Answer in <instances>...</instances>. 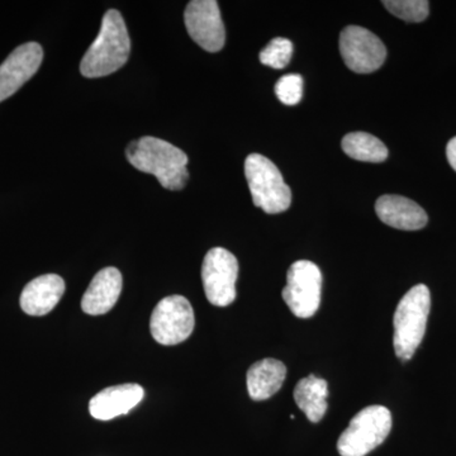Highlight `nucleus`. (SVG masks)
<instances>
[{
	"label": "nucleus",
	"instance_id": "nucleus-1",
	"mask_svg": "<svg viewBox=\"0 0 456 456\" xmlns=\"http://www.w3.org/2000/svg\"><path fill=\"white\" fill-rule=\"evenodd\" d=\"M132 167L151 174L169 191H182L189 179L188 156L167 141L145 136L134 141L126 150Z\"/></svg>",
	"mask_w": 456,
	"mask_h": 456
},
{
	"label": "nucleus",
	"instance_id": "nucleus-2",
	"mask_svg": "<svg viewBox=\"0 0 456 456\" xmlns=\"http://www.w3.org/2000/svg\"><path fill=\"white\" fill-rule=\"evenodd\" d=\"M130 53L131 40L125 20L118 11L110 9L104 14L98 37L80 62V73L90 79L116 73L127 62Z\"/></svg>",
	"mask_w": 456,
	"mask_h": 456
},
{
	"label": "nucleus",
	"instance_id": "nucleus-3",
	"mask_svg": "<svg viewBox=\"0 0 456 456\" xmlns=\"http://www.w3.org/2000/svg\"><path fill=\"white\" fill-rule=\"evenodd\" d=\"M430 310V289L425 284H417L411 288L399 301L393 317V345L395 355L402 362L412 359L424 340Z\"/></svg>",
	"mask_w": 456,
	"mask_h": 456
},
{
	"label": "nucleus",
	"instance_id": "nucleus-4",
	"mask_svg": "<svg viewBox=\"0 0 456 456\" xmlns=\"http://www.w3.org/2000/svg\"><path fill=\"white\" fill-rule=\"evenodd\" d=\"M245 175L255 206L269 215L287 211L292 203V191L283 175L268 158L251 154L246 158Z\"/></svg>",
	"mask_w": 456,
	"mask_h": 456
},
{
	"label": "nucleus",
	"instance_id": "nucleus-5",
	"mask_svg": "<svg viewBox=\"0 0 456 456\" xmlns=\"http://www.w3.org/2000/svg\"><path fill=\"white\" fill-rule=\"evenodd\" d=\"M392 430L391 411L384 406H369L360 411L338 441L341 456H365L382 445Z\"/></svg>",
	"mask_w": 456,
	"mask_h": 456
},
{
	"label": "nucleus",
	"instance_id": "nucleus-6",
	"mask_svg": "<svg viewBox=\"0 0 456 456\" xmlns=\"http://www.w3.org/2000/svg\"><path fill=\"white\" fill-rule=\"evenodd\" d=\"M322 293V273L316 264L299 260L292 264L287 274L283 293L284 302L298 318H311L316 314Z\"/></svg>",
	"mask_w": 456,
	"mask_h": 456
},
{
	"label": "nucleus",
	"instance_id": "nucleus-7",
	"mask_svg": "<svg viewBox=\"0 0 456 456\" xmlns=\"http://www.w3.org/2000/svg\"><path fill=\"white\" fill-rule=\"evenodd\" d=\"M196 325L193 307L183 296H170L156 305L150 320L152 338L165 346L187 340Z\"/></svg>",
	"mask_w": 456,
	"mask_h": 456
},
{
	"label": "nucleus",
	"instance_id": "nucleus-8",
	"mask_svg": "<svg viewBox=\"0 0 456 456\" xmlns=\"http://www.w3.org/2000/svg\"><path fill=\"white\" fill-rule=\"evenodd\" d=\"M239 263L226 248H215L207 253L202 265V281L207 299L217 307H227L236 299Z\"/></svg>",
	"mask_w": 456,
	"mask_h": 456
},
{
	"label": "nucleus",
	"instance_id": "nucleus-9",
	"mask_svg": "<svg viewBox=\"0 0 456 456\" xmlns=\"http://www.w3.org/2000/svg\"><path fill=\"white\" fill-rule=\"evenodd\" d=\"M340 53L347 68L358 74L374 73L387 57V49L380 38L359 26L346 27L341 32Z\"/></svg>",
	"mask_w": 456,
	"mask_h": 456
},
{
	"label": "nucleus",
	"instance_id": "nucleus-10",
	"mask_svg": "<svg viewBox=\"0 0 456 456\" xmlns=\"http://www.w3.org/2000/svg\"><path fill=\"white\" fill-rule=\"evenodd\" d=\"M185 27L191 40L208 53L224 49L226 31L216 0L189 2L184 13Z\"/></svg>",
	"mask_w": 456,
	"mask_h": 456
},
{
	"label": "nucleus",
	"instance_id": "nucleus-11",
	"mask_svg": "<svg viewBox=\"0 0 456 456\" xmlns=\"http://www.w3.org/2000/svg\"><path fill=\"white\" fill-rule=\"evenodd\" d=\"M44 51L36 42L17 47L0 65V103L12 97L37 73Z\"/></svg>",
	"mask_w": 456,
	"mask_h": 456
},
{
	"label": "nucleus",
	"instance_id": "nucleus-12",
	"mask_svg": "<svg viewBox=\"0 0 456 456\" xmlns=\"http://www.w3.org/2000/svg\"><path fill=\"white\" fill-rule=\"evenodd\" d=\"M145 392L140 384L127 383L103 389L90 399V415L101 421H110L127 415L142 401Z\"/></svg>",
	"mask_w": 456,
	"mask_h": 456
},
{
	"label": "nucleus",
	"instance_id": "nucleus-13",
	"mask_svg": "<svg viewBox=\"0 0 456 456\" xmlns=\"http://www.w3.org/2000/svg\"><path fill=\"white\" fill-rule=\"evenodd\" d=\"M64 293V279L56 274L41 275L26 285L20 294V308L29 316H45L56 307Z\"/></svg>",
	"mask_w": 456,
	"mask_h": 456
},
{
	"label": "nucleus",
	"instance_id": "nucleus-14",
	"mask_svg": "<svg viewBox=\"0 0 456 456\" xmlns=\"http://www.w3.org/2000/svg\"><path fill=\"white\" fill-rule=\"evenodd\" d=\"M375 212L383 224L402 231L421 230L428 222L421 206L402 196L380 197L375 203Z\"/></svg>",
	"mask_w": 456,
	"mask_h": 456
},
{
	"label": "nucleus",
	"instance_id": "nucleus-15",
	"mask_svg": "<svg viewBox=\"0 0 456 456\" xmlns=\"http://www.w3.org/2000/svg\"><path fill=\"white\" fill-rule=\"evenodd\" d=\"M122 292V274L118 269L104 268L93 278L84 293L82 308L90 316L107 314L114 307Z\"/></svg>",
	"mask_w": 456,
	"mask_h": 456
},
{
	"label": "nucleus",
	"instance_id": "nucleus-16",
	"mask_svg": "<svg viewBox=\"0 0 456 456\" xmlns=\"http://www.w3.org/2000/svg\"><path fill=\"white\" fill-rule=\"evenodd\" d=\"M287 377V368L277 359H264L248 371V395L254 401H265L279 392Z\"/></svg>",
	"mask_w": 456,
	"mask_h": 456
},
{
	"label": "nucleus",
	"instance_id": "nucleus-17",
	"mask_svg": "<svg viewBox=\"0 0 456 456\" xmlns=\"http://www.w3.org/2000/svg\"><path fill=\"white\" fill-rule=\"evenodd\" d=\"M293 395L297 406L314 424L320 422L326 415L329 387L325 379L314 374L308 375L297 384Z\"/></svg>",
	"mask_w": 456,
	"mask_h": 456
},
{
	"label": "nucleus",
	"instance_id": "nucleus-18",
	"mask_svg": "<svg viewBox=\"0 0 456 456\" xmlns=\"http://www.w3.org/2000/svg\"><path fill=\"white\" fill-rule=\"evenodd\" d=\"M342 150L354 160L365 163H383L388 158V149L373 134L353 132L342 139Z\"/></svg>",
	"mask_w": 456,
	"mask_h": 456
},
{
	"label": "nucleus",
	"instance_id": "nucleus-19",
	"mask_svg": "<svg viewBox=\"0 0 456 456\" xmlns=\"http://www.w3.org/2000/svg\"><path fill=\"white\" fill-rule=\"evenodd\" d=\"M383 5L393 16L411 23L422 22L430 12V3L426 0H387Z\"/></svg>",
	"mask_w": 456,
	"mask_h": 456
},
{
	"label": "nucleus",
	"instance_id": "nucleus-20",
	"mask_svg": "<svg viewBox=\"0 0 456 456\" xmlns=\"http://www.w3.org/2000/svg\"><path fill=\"white\" fill-rule=\"evenodd\" d=\"M293 55V44L287 38L277 37L269 42L260 53L261 64L273 69H284Z\"/></svg>",
	"mask_w": 456,
	"mask_h": 456
},
{
	"label": "nucleus",
	"instance_id": "nucleus-21",
	"mask_svg": "<svg viewBox=\"0 0 456 456\" xmlns=\"http://www.w3.org/2000/svg\"><path fill=\"white\" fill-rule=\"evenodd\" d=\"M275 94L285 106H297L303 95V79L301 75L288 74L275 84Z\"/></svg>",
	"mask_w": 456,
	"mask_h": 456
},
{
	"label": "nucleus",
	"instance_id": "nucleus-22",
	"mask_svg": "<svg viewBox=\"0 0 456 456\" xmlns=\"http://www.w3.org/2000/svg\"><path fill=\"white\" fill-rule=\"evenodd\" d=\"M446 156H448L449 164L456 171V137L449 141L446 146Z\"/></svg>",
	"mask_w": 456,
	"mask_h": 456
}]
</instances>
